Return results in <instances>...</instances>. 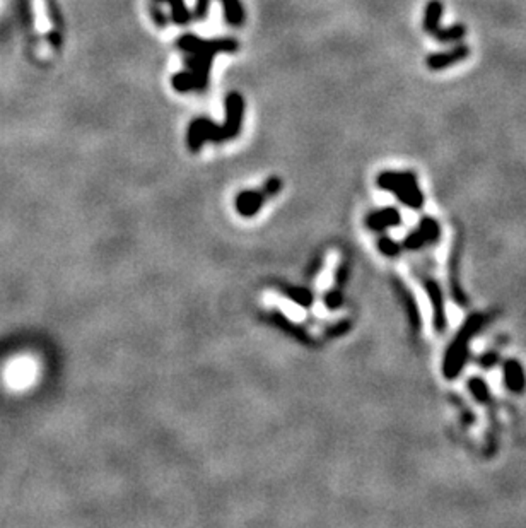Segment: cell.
Instances as JSON below:
<instances>
[{
	"mask_svg": "<svg viewBox=\"0 0 526 528\" xmlns=\"http://www.w3.org/2000/svg\"><path fill=\"white\" fill-rule=\"evenodd\" d=\"M178 47L188 54V67H190V74L194 77L195 89H203L209 82V71L212 58L217 54H233L238 48V41L231 40H200L195 34H185Z\"/></svg>",
	"mask_w": 526,
	"mask_h": 528,
	"instance_id": "cell-1",
	"label": "cell"
},
{
	"mask_svg": "<svg viewBox=\"0 0 526 528\" xmlns=\"http://www.w3.org/2000/svg\"><path fill=\"white\" fill-rule=\"evenodd\" d=\"M244 101L238 93H233L226 100L227 122L224 127H217L209 120H195L192 122L188 128V144L192 151H198L203 141H226V139L234 137L241 127V118H243Z\"/></svg>",
	"mask_w": 526,
	"mask_h": 528,
	"instance_id": "cell-2",
	"label": "cell"
},
{
	"mask_svg": "<svg viewBox=\"0 0 526 528\" xmlns=\"http://www.w3.org/2000/svg\"><path fill=\"white\" fill-rule=\"evenodd\" d=\"M485 323V317L482 313H472L461 325L458 334L448 345V351L443 359V375L446 380H455L465 368L468 361V347L473 335L480 330Z\"/></svg>",
	"mask_w": 526,
	"mask_h": 528,
	"instance_id": "cell-3",
	"label": "cell"
},
{
	"mask_svg": "<svg viewBox=\"0 0 526 528\" xmlns=\"http://www.w3.org/2000/svg\"><path fill=\"white\" fill-rule=\"evenodd\" d=\"M376 181L378 187L391 192L407 207L420 209L426 202L413 171H383Z\"/></svg>",
	"mask_w": 526,
	"mask_h": 528,
	"instance_id": "cell-4",
	"label": "cell"
},
{
	"mask_svg": "<svg viewBox=\"0 0 526 528\" xmlns=\"http://www.w3.org/2000/svg\"><path fill=\"white\" fill-rule=\"evenodd\" d=\"M424 288H426L427 295H429L431 304H433V320H434V330L436 332H444L446 330V311H444V296L441 291L439 282L434 281V279H427L424 282Z\"/></svg>",
	"mask_w": 526,
	"mask_h": 528,
	"instance_id": "cell-5",
	"label": "cell"
},
{
	"mask_svg": "<svg viewBox=\"0 0 526 528\" xmlns=\"http://www.w3.org/2000/svg\"><path fill=\"white\" fill-rule=\"evenodd\" d=\"M470 55V47L468 45H460V47H455L450 51H441V54H433L427 57L426 64L431 71H443V69L451 67V65L458 64Z\"/></svg>",
	"mask_w": 526,
	"mask_h": 528,
	"instance_id": "cell-6",
	"label": "cell"
},
{
	"mask_svg": "<svg viewBox=\"0 0 526 528\" xmlns=\"http://www.w3.org/2000/svg\"><path fill=\"white\" fill-rule=\"evenodd\" d=\"M504 384L513 393H523L526 388V373L523 365L518 359H506L503 363Z\"/></svg>",
	"mask_w": 526,
	"mask_h": 528,
	"instance_id": "cell-7",
	"label": "cell"
},
{
	"mask_svg": "<svg viewBox=\"0 0 526 528\" xmlns=\"http://www.w3.org/2000/svg\"><path fill=\"white\" fill-rule=\"evenodd\" d=\"M400 222H402V216H400L398 209L395 207L381 209V211L369 214V218L366 219L367 227H371V229L374 231H383L387 229V227L398 226Z\"/></svg>",
	"mask_w": 526,
	"mask_h": 528,
	"instance_id": "cell-8",
	"label": "cell"
},
{
	"mask_svg": "<svg viewBox=\"0 0 526 528\" xmlns=\"http://www.w3.org/2000/svg\"><path fill=\"white\" fill-rule=\"evenodd\" d=\"M441 16H443V2H441V0H431V2L426 5L424 23H422L424 31L429 33L431 36H434L436 31L439 30Z\"/></svg>",
	"mask_w": 526,
	"mask_h": 528,
	"instance_id": "cell-9",
	"label": "cell"
},
{
	"mask_svg": "<svg viewBox=\"0 0 526 528\" xmlns=\"http://www.w3.org/2000/svg\"><path fill=\"white\" fill-rule=\"evenodd\" d=\"M466 387H468L472 397L475 398L477 402H480V404H487V402L490 400L489 384L485 383V380H483V378L472 376L468 380V383H466Z\"/></svg>",
	"mask_w": 526,
	"mask_h": 528,
	"instance_id": "cell-10",
	"label": "cell"
},
{
	"mask_svg": "<svg viewBox=\"0 0 526 528\" xmlns=\"http://www.w3.org/2000/svg\"><path fill=\"white\" fill-rule=\"evenodd\" d=\"M224 3V14L231 26H241L244 23V10L240 0H220Z\"/></svg>",
	"mask_w": 526,
	"mask_h": 528,
	"instance_id": "cell-11",
	"label": "cell"
},
{
	"mask_svg": "<svg viewBox=\"0 0 526 528\" xmlns=\"http://www.w3.org/2000/svg\"><path fill=\"white\" fill-rule=\"evenodd\" d=\"M265 194H266V190H265ZM265 194H255V192H247V194L240 195V198H238V207H240V211L243 212V214L251 216L262 205L263 195H265Z\"/></svg>",
	"mask_w": 526,
	"mask_h": 528,
	"instance_id": "cell-12",
	"label": "cell"
},
{
	"mask_svg": "<svg viewBox=\"0 0 526 528\" xmlns=\"http://www.w3.org/2000/svg\"><path fill=\"white\" fill-rule=\"evenodd\" d=\"M398 289H400V292H402L403 301H405V308H407V313H409L410 325H412L413 330H419L420 328V314H419V308H417L415 299L412 298V295H410V292L407 291L405 288H402V284H398Z\"/></svg>",
	"mask_w": 526,
	"mask_h": 528,
	"instance_id": "cell-13",
	"label": "cell"
},
{
	"mask_svg": "<svg viewBox=\"0 0 526 528\" xmlns=\"http://www.w3.org/2000/svg\"><path fill=\"white\" fill-rule=\"evenodd\" d=\"M419 229L422 231V234H424V238H426L427 243H436V241L439 240L441 226L434 218H429V216H426V218L420 219Z\"/></svg>",
	"mask_w": 526,
	"mask_h": 528,
	"instance_id": "cell-14",
	"label": "cell"
},
{
	"mask_svg": "<svg viewBox=\"0 0 526 528\" xmlns=\"http://www.w3.org/2000/svg\"><path fill=\"white\" fill-rule=\"evenodd\" d=\"M465 33H466V27L463 26V24H455V26L446 27V30L439 27L433 38L434 40L441 41V43H451V41L461 40V38L465 36Z\"/></svg>",
	"mask_w": 526,
	"mask_h": 528,
	"instance_id": "cell-15",
	"label": "cell"
},
{
	"mask_svg": "<svg viewBox=\"0 0 526 528\" xmlns=\"http://www.w3.org/2000/svg\"><path fill=\"white\" fill-rule=\"evenodd\" d=\"M159 2H168L171 5V16L176 24H187L192 19L190 10L187 9L183 0H159Z\"/></svg>",
	"mask_w": 526,
	"mask_h": 528,
	"instance_id": "cell-16",
	"label": "cell"
},
{
	"mask_svg": "<svg viewBox=\"0 0 526 528\" xmlns=\"http://www.w3.org/2000/svg\"><path fill=\"white\" fill-rule=\"evenodd\" d=\"M426 238H424L422 231L417 227L415 231H412V233H409L405 236V240H403L402 243V248H405V250H410V251H415V250H420L422 246H426Z\"/></svg>",
	"mask_w": 526,
	"mask_h": 528,
	"instance_id": "cell-17",
	"label": "cell"
},
{
	"mask_svg": "<svg viewBox=\"0 0 526 528\" xmlns=\"http://www.w3.org/2000/svg\"><path fill=\"white\" fill-rule=\"evenodd\" d=\"M378 248H380L381 253L390 258L398 257V255L402 253V244H400L398 241L391 240V238H381V240L378 241Z\"/></svg>",
	"mask_w": 526,
	"mask_h": 528,
	"instance_id": "cell-18",
	"label": "cell"
},
{
	"mask_svg": "<svg viewBox=\"0 0 526 528\" xmlns=\"http://www.w3.org/2000/svg\"><path fill=\"white\" fill-rule=\"evenodd\" d=\"M499 361H501L499 354H497V352H494V351L485 352V354H482V356H480V358H479V365L482 366L483 369H490V368H494V366L499 365Z\"/></svg>",
	"mask_w": 526,
	"mask_h": 528,
	"instance_id": "cell-19",
	"label": "cell"
},
{
	"mask_svg": "<svg viewBox=\"0 0 526 528\" xmlns=\"http://www.w3.org/2000/svg\"><path fill=\"white\" fill-rule=\"evenodd\" d=\"M327 304L330 308H336L342 304V295L340 292H330L327 298Z\"/></svg>",
	"mask_w": 526,
	"mask_h": 528,
	"instance_id": "cell-20",
	"label": "cell"
}]
</instances>
